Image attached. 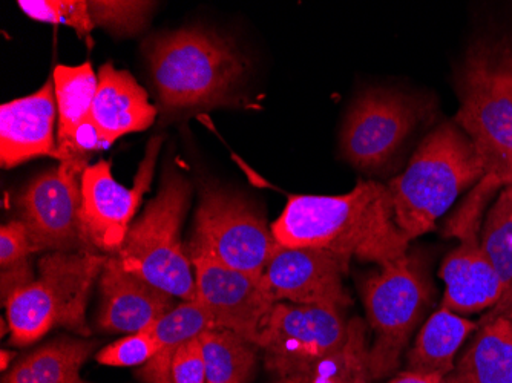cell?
Segmentation results:
<instances>
[{"instance_id": "obj_28", "label": "cell", "mask_w": 512, "mask_h": 383, "mask_svg": "<svg viewBox=\"0 0 512 383\" xmlns=\"http://www.w3.org/2000/svg\"><path fill=\"white\" fill-rule=\"evenodd\" d=\"M20 10L37 22L66 25L80 39L91 45V33L96 30L86 0H19Z\"/></svg>"}, {"instance_id": "obj_17", "label": "cell", "mask_w": 512, "mask_h": 383, "mask_svg": "<svg viewBox=\"0 0 512 383\" xmlns=\"http://www.w3.org/2000/svg\"><path fill=\"white\" fill-rule=\"evenodd\" d=\"M445 282L440 307L456 315H473L494 308L505 292V285L479 241L460 243L442 262L439 272Z\"/></svg>"}, {"instance_id": "obj_24", "label": "cell", "mask_w": 512, "mask_h": 383, "mask_svg": "<svg viewBox=\"0 0 512 383\" xmlns=\"http://www.w3.org/2000/svg\"><path fill=\"white\" fill-rule=\"evenodd\" d=\"M206 362V383H249L256 373L260 348L229 330L198 336Z\"/></svg>"}, {"instance_id": "obj_32", "label": "cell", "mask_w": 512, "mask_h": 383, "mask_svg": "<svg viewBox=\"0 0 512 383\" xmlns=\"http://www.w3.org/2000/svg\"><path fill=\"white\" fill-rule=\"evenodd\" d=\"M37 275L34 273L33 262L31 259L27 261L17 262L7 269L0 270V298L2 304L28 285L36 281Z\"/></svg>"}, {"instance_id": "obj_1", "label": "cell", "mask_w": 512, "mask_h": 383, "mask_svg": "<svg viewBox=\"0 0 512 383\" xmlns=\"http://www.w3.org/2000/svg\"><path fill=\"white\" fill-rule=\"evenodd\" d=\"M456 123L473 141L483 177L445 221L444 236L479 241L483 213L512 186V39L485 37L468 46L457 69Z\"/></svg>"}, {"instance_id": "obj_16", "label": "cell", "mask_w": 512, "mask_h": 383, "mask_svg": "<svg viewBox=\"0 0 512 383\" xmlns=\"http://www.w3.org/2000/svg\"><path fill=\"white\" fill-rule=\"evenodd\" d=\"M53 79L34 94L0 106V163L4 169L37 157H57Z\"/></svg>"}, {"instance_id": "obj_27", "label": "cell", "mask_w": 512, "mask_h": 383, "mask_svg": "<svg viewBox=\"0 0 512 383\" xmlns=\"http://www.w3.org/2000/svg\"><path fill=\"white\" fill-rule=\"evenodd\" d=\"M154 2L138 0H91L89 14L96 28H105L115 36H132L148 25Z\"/></svg>"}, {"instance_id": "obj_11", "label": "cell", "mask_w": 512, "mask_h": 383, "mask_svg": "<svg viewBox=\"0 0 512 383\" xmlns=\"http://www.w3.org/2000/svg\"><path fill=\"white\" fill-rule=\"evenodd\" d=\"M88 166L86 161H60L20 194L19 218L37 253L92 252L83 224L82 177Z\"/></svg>"}, {"instance_id": "obj_3", "label": "cell", "mask_w": 512, "mask_h": 383, "mask_svg": "<svg viewBox=\"0 0 512 383\" xmlns=\"http://www.w3.org/2000/svg\"><path fill=\"white\" fill-rule=\"evenodd\" d=\"M482 177V161L470 137L454 122L440 125L425 137L407 169L388 183L396 224L410 241L431 232Z\"/></svg>"}, {"instance_id": "obj_9", "label": "cell", "mask_w": 512, "mask_h": 383, "mask_svg": "<svg viewBox=\"0 0 512 383\" xmlns=\"http://www.w3.org/2000/svg\"><path fill=\"white\" fill-rule=\"evenodd\" d=\"M348 333L345 310L276 302L260 345L264 368L275 383L301 376L344 347Z\"/></svg>"}, {"instance_id": "obj_12", "label": "cell", "mask_w": 512, "mask_h": 383, "mask_svg": "<svg viewBox=\"0 0 512 383\" xmlns=\"http://www.w3.org/2000/svg\"><path fill=\"white\" fill-rule=\"evenodd\" d=\"M161 141V137L149 141L131 189L115 181L109 161L86 167L82 177L83 224L92 252L109 256L122 249L135 212L151 187Z\"/></svg>"}, {"instance_id": "obj_30", "label": "cell", "mask_w": 512, "mask_h": 383, "mask_svg": "<svg viewBox=\"0 0 512 383\" xmlns=\"http://www.w3.org/2000/svg\"><path fill=\"white\" fill-rule=\"evenodd\" d=\"M34 253L30 232L20 218L0 227V269L27 261Z\"/></svg>"}, {"instance_id": "obj_6", "label": "cell", "mask_w": 512, "mask_h": 383, "mask_svg": "<svg viewBox=\"0 0 512 383\" xmlns=\"http://www.w3.org/2000/svg\"><path fill=\"white\" fill-rule=\"evenodd\" d=\"M191 186L183 175L166 169L157 197L132 223L117 258L123 269L181 301L197 299L189 249L181 241Z\"/></svg>"}, {"instance_id": "obj_23", "label": "cell", "mask_w": 512, "mask_h": 383, "mask_svg": "<svg viewBox=\"0 0 512 383\" xmlns=\"http://www.w3.org/2000/svg\"><path fill=\"white\" fill-rule=\"evenodd\" d=\"M212 328L215 325L211 316L197 301H181L152 325L158 350L151 361L137 371L138 380L142 383H172V362L178 348Z\"/></svg>"}, {"instance_id": "obj_4", "label": "cell", "mask_w": 512, "mask_h": 383, "mask_svg": "<svg viewBox=\"0 0 512 383\" xmlns=\"http://www.w3.org/2000/svg\"><path fill=\"white\" fill-rule=\"evenodd\" d=\"M146 57L160 102L169 109L230 105L249 66L232 40L201 28L154 37Z\"/></svg>"}, {"instance_id": "obj_19", "label": "cell", "mask_w": 512, "mask_h": 383, "mask_svg": "<svg viewBox=\"0 0 512 383\" xmlns=\"http://www.w3.org/2000/svg\"><path fill=\"white\" fill-rule=\"evenodd\" d=\"M442 383H512V319L485 316Z\"/></svg>"}, {"instance_id": "obj_22", "label": "cell", "mask_w": 512, "mask_h": 383, "mask_svg": "<svg viewBox=\"0 0 512 383\" xmlns=\"http://www.w3.org/2000/svg\"><path fill=\"white\" fill-rule=\"evenodd\" d=\"M96 341L62 338L20 357L2 374L0 383H92L80 376V370L97 348Z\"/></svg>"}, {"instance_id": "obj_35", "label": "cell", "mask_w": 512, "mask_h": 383, "mask_svg": "<svg viewBox=\"0 0 512 383\" xmlns=\"http://www.w3.org/2000/svg\"><path fill=\"white\" fill-rule=\"evenodd\" d=\"M16 354L13 351L2 350V371L8 370V364H11Z\"/></svg>"}, {"instance_id": "obj_20", "label": "cell", "mask_w": 512, "mask_h": 383, "mask_svg": "<svg viewBox=\"0 0 512 383\" xmlns=\"http://www.w3.org/2000/svg\"><path fill=\"white\" fill-rule=\"evenodd\" d=\"M477 330L479 322L470 321L440 307L417 333L416 341L407 354L405 370L425 376H442L445 379L454 370L456 354L463 342Z\"/></svg>"}, {"instance_id": "obj_34", "label": "cell", "mask_w": 512, "mask_h": 383, "mask_svg": "<svg viewBox=\"0 0 512 383\" xmlns=\"http://www.w3.org/2000/svg\"><path fill=\"white\" fill-rule=\"evenodd\" d=\"M486 316H491V318L505 316V318L512 319V285H509L508 289L503 292V296L497 302L496 307Z\"/></svg>"}, {"instance_id": "obj_7", "label": "cell", "mask_w": 512, "mask_h": 383, "mask_svg": "<svg viewBox=\"0 0 512 383\" xmlns=\"http://www.w3.org/2000/svg\"><path fill=\"white\" fill-rule=\"evenodd\" d=\"M367 322L375 333L370 345L373 380L398 373L411 336L424 321L433 302V285L416 255L379 267L362 282Z\"/></svg>"}, {"instance_id": "obj_5", "label": "cell", "mask_w": 512, "mask_h": 383, "mask_svg": "<svg viewBox=\"0 0 512 383\" xmlns=\"http://www.w3.org/2000/svg\"><path fill=\"white\" fill-rule=\"evenodd\" d=\"M106 258L96 252H53L40 258L36 281L5 302L11 344L27 347L56 327L91 336L86 308Z\"/></svg>"}, {"instance_id": "obj_33", "label": "cell", "mask_w": 512, "mask_h": 383, "mask_svg": "<svg viewBox=\"0 0 512 383\" xmlns=\"http://www.w3.org/2000/svg\"><path fill=\"white\" fill-rule=\"evenodd\" d=\"M442 376H425V374L411 373L404 370L402 373L394 374L388 382L385 383H442Z\"/></svg>"}, {"instance_id": "obj_10", "label": "cell", "mask_w": 512, "mask_h": 383, "mask_svg": "<svg viewBox=\"0 0 512 383\" xmlns=\"http://www.w3.org/2000/svg\"><path fill=\"white\" fill-rule=\"evenodd\" d=\"M431 108L427 100L405 92L365 89L348 109L342 125V157L361 171H378L417 126L431 117Z\"/></svg>"}, {"instance_id": "obj_8", "label": "cell", "mask_w": 512, "mask_h": 383, "mask_svg": "<svg viewBox=\"0 0 512 383\" xmlns=\"http://www.w3.org/2000/svg\"><path fill=\"white\" fill-rule=\"evenodd\" d=\"M278 246L263 213L237 192L204 187L189 253L209 256L221 266L263 278Z\"/></svg>"}, {"instance_id": "obj_25", "label": "cell", "mask_w": 512, "mask_h": 383, "mask_svg": "<svg viewBox=\"0 0 512 383\" xmlns=\"http://www.w3.org/2000/svg\"><path fill=\"white\" fill-rule=\"evenodd\" d=\"M370 345L367 324L350 319V333L344 347L325 357L312 370L279 383H371Z\"/></svg>"}, {"instance_id": "obj_14", "label": "cell", "mask_w": 512, "mask_h": 383, "mask_svg": "<svg viewBox=\"0 0 512 383\" xmlns=\"http://www.w3.org/2000/svg\"><path fill=\"white\" fill-rule=\"evenodd\" d=\"M348 264L350 261L330 250L278 244L267 262L263 281L275 302L345 310L352 305L344 284Z\"/></svg>"}, {"instance_id": "obj_31", "label": "cell", "mask_w": 512, "mask_h": 383, "mask_svg": "<svg viewBox=\"0 0 512 383\" xmlns=\"http://www.w3.org/2000/svg\"><path fill=\"white\" fill-rule=\"evenodd\" d=\"M172 383H206V362L200 338L184 342L172 362Z\"/></svg>"}, {"instance_id": "obj_29", "label": "cell", "mask_w": 512, "mask_h": 383, "mask_svg": "<svg viewBox=\"0 0 512 383\" xmlns=\"http://www.w3.org/2000/svg\"><path fill=\"white\" fill-rule=\"evenodd\" d=\"M157 350V339L148 328L106 345L96 354V361L108 367H143Z\"/></svg>"}, {"instance_id": "obj_15", "label": "cell", "mask_w": 512, "mask_h": 383, "mask_svg": "<svg viewBox=\"0 0 512 383\" xmlns=\"http://www.w3.org/2000/svg\"><path fill=\"white\" fill-rule=\"evenodd\" d=\"M174 296L123 269L109 255L100 275L97 327L106 333L134 334L148 330L177 307Z\"/></svg>"}, {"instance_id": "obj_18", "label": "cell", "mask_w": 512, "mask_h": 383, "mask_svg": "<svg viewBox=\"0 0 512 383\" xmlns=\"http://www.w3.org/2000/svg\"><path fill=\"white\" fill-rule=\"evenodd\" d=\"M97 77L99 88L92 103L91 120L106 146L123 135L151 128L157 108L131 73L119 71L109 62L99 69Z\"/></svg>"}, {"instance_id": "obj_2", "label": "cell", "mask_w": 512, "mask_h": 383, "mask_svg": "<svg viewBox=\"0 0 512 383\" xmlns=\"http://www.w3.org/2000/svg\"><path fill=\"white\" fill-rule=\"evenodd\" d=\"M272 232L281 246L330 250L379 267L407 255L411 243L394 220L390 190L373 180L336 197L293 195Z\"/></svg>"}, {"instance_id": "obj_26", "label": "cell", "mask_w": 512, "mask_h": 383, "mask_svg": "<svg viewBox=\"0 0 512 383\" xmlns=\"http://www.w3.org/2000/svg\"><path fill=\"white\" fill-rule=\"evenodd\" d=\"M480 246L505 285H512V186L502 190L480 232Z\"/></svg>"}, {"instance_id": "obj_21", "label": "cell", "mask_w": 512, "mask_h": 383, "mask_svg": "<svg viewBox=\"0 0 512 383\" xmlns=\"http://www.w3.org/2000/svg\"><path fill=\"white\" fill-rule=\"evenodd\" d=\"M59 132L57 160H76V138L80 129L91 122L92 103L99 88V77L91 63L79 66L57 65L53 73Z\"/></svg>"}, {"instance_id": "obj_13", "label": "cell", "mask_w": 512, "mask_h": 383, "mask_svg": "<svg viewBox=\"0 0 512 383\" xmlns=\"http://www.w3.org/2000/svg\"><path fill=\"white\" fill-rule=\"evenodd\" d=\"M189 255L197 282L195 301L211 316L215 328L232 331L260 348L276 304L263 278L221 266L201 253Z\"/></svg>"}]
</instances>
